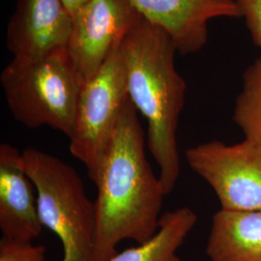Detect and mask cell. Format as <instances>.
I'll return each mask as SVG.
<instances>
[{"label": "cell", "mask_w": 261, "mask_h": 261, "mask_svg": "<svg viewBox=\"0 0 261 261\" xmlns=\"http://www.w3.org/2000/svg\"><path fill=\"white\" fill-rule=\"evenodd\" d=\"M66 9L70 13L72 18L75 14L84 7V5L88 2V0H62Z\"/></svg>", "instance_id": "16"}, {"label": "cell", "mask_w": 261, "mask_h": 261, "mask_svg": "<svg viewBox=\"0 0 261 261\" xmlns=\"http://www.w3.org/2000/svg\"><path fill=\"white\" fill-rule=\"evenodd\" d=\"M120 50L129 99L147 121V146L168 196L180 173L177 128L187 88L175 67L177 49L167 32L141 19Z\"/></svg>", "instance_id": "2"}, {"label": "cell", "mask_w": 261, "mask_h": 261, "mask_svg": "<svg viewBox=\"0 0 261 261\" xmlns=\"http://www.w3.org/2000/svg\"><path fill=\"white\" fill-rule=\"evenodd\" d=\"M23 166L22 152L8 143L0 145V230L2 237L32 242L43 224L37 196Z\"/></svg>", "instance_id": "10"}, {"label": "cell", "mask_w": 261, "mask_h": 261, "mask_svg": "<svg viewBox=\"0 0 261 261\" xmlns=\"http://www.w3.org/2000/svg\"><path fill=\"white\" fill-rule=\"evenodd\" d=\"M189 167L209 184L221 209L261 212V147L244 139L235 144L211 140L187 149Z\"/></svg>", "instance_id": "6"}, {"label": "cell", "mask_w": 261, "mask_h": 261, "mask_svg": "<svg viewBox=\"0 0 261 261\" xmlns=\"http://www.w3.org/2000/svg\"><path fill=\"white\" fill-rule=\"evenodd\" d=\"M25 172L36 190L43 226L63 247L61 261H93L96 209L74 168L41 150L22 151Z\"/></svg>", "instance_id": "4"}, {"label": "cell", "mask_w": 261, "mask_h": 261, "mask_svg": "<svg viewBox=\"0 0 261 261\" xmlns=\"http://www.w3.org/2000/svg\"><path fill=\"white\" fill-rule=\"evenodd\" d=\"M141 19L129 0H88L75 14L66 49L84 84Z\"/></svg>", "instance_id": "7"}, {"label": "cell", "mask_w": 261, "mask_h": 261, "mask_svg": "<svg viewBox=\"0 0 261 261\" xmlns=\"http://www.w3.org/2000/svg\"><path fill=\"white\" fill-rule=\"evenodd\" d=\"M206 253L211 261H261V212L219 210Z\"/></svg>", "instance_id": "11"}, {"label": "cell", "mask_w": 261, "mask_h": 261, "mask_svg": "<svg viewBox=\"0 0 261 261\" xmlns=\"http://www.w3.org/2000/svg\"><path fill=\"white\" fill-rule=\"evenodd\" d=\"M197 222L189 207H181L163 215L155 235L148 241L117 252L109 261H182L178 249Z\"/></svg>", "instance_id": "12"}, {"label": "cell", "mask_w": 261, "mask_h": 261, "mask_svg": "<svg viewBox=\"0 0 261 261\" xmlns=\"http://www.w3.org/2000/svg\"><path fill=\"white\" fill-rule=\"evenodd\" d=\"M128 101L126 69L119 47L84 83L75 128L69 139L71 154L84 164L93 182L99 163Z\"/></svg>", "instance_id": "5"}, {"label": "cell", "mask_w": 261, "mask_h": 261, "mask_svg": "<svg viewBox=\"0 0 261 261\" xmlns=\"http://www.w3.org/2000/svg\"><path fill=\"white\" fill-rule=\"evenodd\" d=\"M233 120L246 140L261 147V58L244 72L234 106Z\"/></svg>", "instance_id": "13"}, {"label": "cell", "mask_w": 261, "mask_h": 261, "mask_svg": "<svg viewBox=\"0 0 261 261\" xmlns=\"http://www.w3.org/2000/svg\"><path fill=\"white\" fill-rule=\"evenodd\" d=\"M129 1L142 19L168 33L181 55L196 54L205 46L210 20L241 17L235 0Z\"/></svg>", "instance_id": "8"}, {"label": "cell", "mask_w": 261, "mask_h": 261, "mask_svg": "<svg viewBox=\"0 0 261 261\" xmlns=\"http://www.w3.org/2000/svg\"><path fill=\"white\" fill-rule=\"evenodd\" d=\"M252 41L261 50V0H235Z\"/></svg>", "instance_id": "15"}, {"label": "cell", "mask_w": 261, "mask_h": 261, "mask_svg": "<svg viewBox=\"0 0 261 261\" xmlns=\"http://www.w3.org/2000/svg\"><path fill=\"white\" fill-rule=\"evenodd\" d=\"M0 83L17 121L31 129L47 126L72 137L84 82L66 47L35 58L13 57Z\"/></svg>", "instance_id": "3"}, {"label": "cell", "mask_w": 261, "mask_h": 261, "mask_svg": "<svg viewBox=\"0 0 261 261\" xmlns=\"http://www.w3.org/2000/svg\"><path fill=\"white\" fill-rule=\"evenodd\" d=\"M73 18L62 0H19L7 28L13 57L35 58L65 48Z\"/></svg>", "instance_id": "9"}, {"label": "cell", "mask_w": 261, "mask_h": 261, "mask_svg": "<svg viewBox=\"0 0 261 261\" xmlns=\"http://www.w3.org/2000/svg\"><path fill=\"white\" fill-rule=\"evenodd\" d=\"M93 261H109L124 240L138 244L157 232L163 184L145 154V135L129 99L99 163Z\"/></svg>", "instance_id": "1"}, {"label": "cell", "mask_w": 261, "mask_h": 261, "mask_svg": "<svg viewBox=\"0 0 261 261\" xmlns=\"http://www.w3.org/2000/svg\"><path fill=\"white\" fill-rule=\"evenodd\" d=\"M0 261H47L46 247L29 241L2 237L0 240Z\"/></svg>", "instance_id": "14"}]
</instances>
